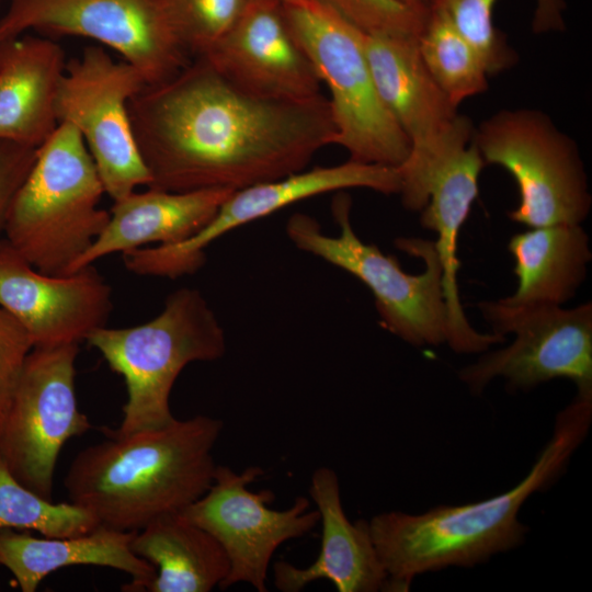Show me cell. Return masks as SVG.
I'll list each match as a JSON object with an SVG mask.
<instances>
[{"mask_svg":"<svg viewBox=\"0 0 592 592\" xmlns=\"http://www.w3.org/2000/svg\"><path fill=\"white\" fill-rule=\"evenodd\" d=\"M67 59L50 37L0 42V140L38 149L56 130V98Z\"/></svg>","mask_w":592,"mask_h":592,"instance_id":"cell-20","label":"cell"},{"mask_svg":"<svg viewBox=\"0 0 592 592\" xmlns=\"http://www.w3.org/2000/svg\"><path fill=\"white\" fill-rule=\"evenodd\" d=\"M136 532L98 525L71 537H35L13 528L0 530V565L15 578L22 592H34L43 579L68 566L90 565L124 571L130 581L124 592H143L156 576V567L130 547Z\"/></svg>","mask_w":592,"mask_h":592,"instance_id":"cell-22","label":"cell"},{"mask_svg":"<svg viewBox=\"0 0 592 592\" xmlns=\"http://www.w3.org/2000/svg\"><path fill=\"white\" fill-rule=\"evenodd\" d=\"M591 422L592 396L576 395L557 414L553 434L527 475L510 490L420 514L388 511L373 516L369 531L388 576V591H408L419 574L473 567L521 545L527 533L519 520L522 505L561 476Z\"/></svg>","mask_w":592,"mask_h":592,"instance_id":"cell-2","label":"cell"},{"mask_svg":"<svg viewBox=\"0 0 592 592\" xmlns=\"http://www.w3.org/2000/svg\"><path fill=\"white\" fill-rule=\"evenodd\" d=\"M112 288L92 265L67 275L35 269L4 238L0 241V307L27 331L33 348L79 344L106 326Z\"/></svg>","mask_w":592,"mask_h":592,"instance_id":"cell-15","label":"cell"},{"mask_svg":"<svg viewBox=\"0 0 592 592\" xmlns=\"http://www.w3.org/2000/svg\"><path fill=\"white\" fill-rule=\"evenodd\" d=\"M98 525L88 511L70 501L55 503L23 486L0 453V530H33L45 537H71Z\"/></svg>","mask_w":592,"mask_h":592,"instance_id":"cell-27","label":"cell"},{"mask_svg":"<svg viewBox=\"0 0 592 592\" xmlns=\"http://www.w3.org/2000/svg\"><path fill=\"white\" fill-rule=\"evenodd\" d=\"M104 193L81 135L60 123L13 198L4 239L38 271L70 274L109 221L99 207Z\"/></svg>","mask_w":592,"mask_h":592,"instance_id":"cell-4","label":"cell"},{"mask_svg":"<svg viewBox=\"0 0 592 592\" xmlns=\"http://www.w3.org/2000/svg\"><path fill=\"white\" fill-rule=\"evenodd\" d=\"M478 307L493 332L513 333L514 340L459 371L473 394L502 377L509 388L521 390L567 378L577 386L578 395H592L591 303L565 309L544 304L513 306L499 299Z\"/></svg>","mask_w":592,"mask_h":592,"instance_id":"cell-11","label":"cell"},{"mask_svg":"<svg viewBox=\"0 0 592 592\" xmlns=\"http://www.w3.org/2000/svg\"><path fill=\"white\" fill-rule=\"evenodd\" d=\"M286 21L330 92L333 145L350 160L399 167L410 141L376 90L364 48L365 32L316 0H282Z\"/></svg>","mask_w":592,"mask_h":592,"instance_id":"cell-7","label":"cell"},{"mask_svg":"<svg viewBox=\"0 0 592 592\" xmlns=\"http://www.w3.org/2000/svg\"><path fill=\"white\" fill-rule=\"evenodd\" d=\"M250 0H164L173 31L190 57H201L235 26Z\"/></svg>","mask_w":592,"mask_h":592,"instance_id":"cell-28","label":"cell"},{"mask_svg":"<svg viewBox=\"0 0 592 592\" xmlns=\"http://www.w3.org/2000/svg\"><path fill=\"white\" fill-rule=\"evenodd\" d=\"M351 198L338 194L332 215L340 228L338 236L326 235L316 218L296 213L286 223V234L300 250L349 272L373 293L382 326L403 341L415 345L446 343L447 317L442 286V265L434 241L398 238L395 246L422 259L425 270L406 273L394 255L376 244L363 242L351 224Z\"/></svg>","mask_w":592,"mask_h":592,"instance_id":"cell-6","label":"cell"},{"mask_svg":"<svg viewBox=\"0 0 592 592\" xmlns=\"http://www.w3.org/2000/svg\"><path fill=\"white\" fill-rule=\"evenodd\" d=\"M398 1L418 10H429L430 0H398Z\"/></svg>","mask_w":592,"mask_h":592,"instance_id":"cell-32","label":"cell"},{"mask_svg":"<svg viewBox=\"0 0 592 592\" xmlns=\"http://www.w3.org/2000/svg\"><path fill=\"white\" fill-rule=\"evenodd\" d=\"M473 141L485 164L502 167L516 183L511 220L535 228L588 217L592 200L578 146L544 112L499 111L475 128Z\"/></svg>","mask_w":592,"mask_h":592,"instance_id":"cell-9","label":"cell"},{"mask_svg":"<svg viewBox=\"0 0 592 592\" xmlns=\"http://www.w3.org/2000/svg\"><path fill=\"white\" fill-rule=\"evenodd\" d=\"M130 547L156 567L143 592H209L230 570L218 540L181 513L160 516L136 532Z\"/></svg>","mask_w":592,"mask_h":592,"instance_id":"cell-24","label":"cell"},{"mask_svg":"<svg viewBox=\"0 0 592 592\" xmlns=\"http://www.w3.org/2000/svg\"><path fill=\"white\" fill-rule=\"evenodd\" d=\"M32 349V340L24 327L0 307V432L23 363Z\"/></svg>","mask_w":592,"mask_h":592,"instance_id":"cell-30","label":"cell"},{"mask_svg":"<svg viewBox=\"0 0 592 592\" xmlns=\"http://www.w3.org/2000/svg\"><path fill=\"white\" fill-rule=\"evenodd\" d=\"M497 0H430L429 9L443 12L479 54L488 75L513 66L515 52L493 24ZM533 30L536 33L563 29V0H536Z\"/></svg>","mask_w":592,"mask_h":592,"instance_id":"cell-26","label":"cell"},{"mask_svg":"<svg viewBox=\"0 0 592 592\" xmlns=\"http://www.w3.org/2000/svg\"><path fill=\"white\" fill-rule=\"evenodd\" d=\"M417 42L431 76L457 106L488 89L479 54L443 12L429 9Z\"/></svg>","mask_w":592,"mask_h":592,"instance_id":"cell-25","label":"cell"},{"mask_svg":"<svg viewBox=\"0 0 592 592\" xmlns=\"http://www.w3.org/2000/svg\"><path fill=\"white\" fill-rule=\"evenodd\" d=\"M365 33L418 35L429 10L398 0H316Z\"/></svg>","mask_w":592,"mask_h":592,"instance_id":"cell-29","label":"cell"},{"mask_svg":"<svg viewBox=\"0 0 592 592\" xmlns=\"http://www.w3.org/2000/svg\"><path fill=\"white\" fill-rule=\"evenodd\" d=\"M517 278L508 305H558L572 298L591 260L589 236L581 225H551L513 235L508 243Z\"/></svg>","mask_w":592,"mask_h":592,"instance_id":"cell-23","label":"cell"},{"mask_svg":"<svg viewBox=\"0 0 592 592\" xmlns=\"http://www.w3.org/2000/svg\"><path fill=\"white\" fill-rule=\"evenodd\" d=\"M364 48L378 95L410 151L433 147L455 123L458 106L425 67L417 35L365 33Z\"/></svg>","mask_w":592,"mask_h":592,"instance_id":"cell-19","label":"cell"},{"mask_svg":"<svg viewBox=\"0 0 592 592\" xmlns=\"http://www.w3.org/2000/svg\"><path fill=\"white\" fill-rule=\"evenodd\" d=\"M346 189H369L383 194L399 193L398 169L349 160L332 167L304 169L281 179L234 191L200 231L182 242L164 246L163 261L177 274H193L205 263V249L225 234L294 203Z\"/></svg>","mask_w":592,"mask_h":592,"instance_id":"cell-17","label":"cell"},{"mask_svg":"<svg viewBox=\"0 0 592 592\" xmlns=\"http://www.w3.org/2000/svg\"><path fill=\"white\" fill-rule=\"evenodd\" d=\"M232 192L225 189L170 192L147 187L113 201L106 226L76 261L70 274L113 253L189 239L214 217Z\"/></svg>","mask_w":592,"mask_h":592,"instance_id":"cell-21","label":"cell"},{"mask_svg":"<svg viewBox=\"0 0 592 592\" xmlns=\"http://www.w3.org/2000/svg\"><path fill=\"white\" fill-rule=\"evenodd\" d=\"M37 149L0 140V241L13 198L29 174Z\"/></svg>","mask_w":592,"mask_h":592,"instance_id":"cell-31","label":"cell"},{"mask_svg":"<svg viewBox=\"0 0 592 592\" xmlns=\"http://www.w3.org/2000/svg\"><path fill=\"white\" fill-rule=\"evenodd\" d=\"M30 31L95 41L134 66L147 86L170 79L192 60L164 0H11L0 16V42Z\"/></svg>","mask_w":592,"mask_h":592,"instance_id":"cell-10","label":"cell"},{"mask_svg":"<svg viewBox=\"0 0 592 592\" xmlns=\"http://www.w3.org/2000/svg\"><path fill=\"white\" fill-rule=\"evenodd\" d=\"M153 187L237 191L304 170L335 125L323 95L282 101L235 86L201 57L128 105Z\"/></svg>","mask_w":592,"mask_h":592,"instance_id":"cell-1","label":"cell"},{"mask_svg":"<svg viewBox=\"0 0 592 592\" xmlns=\"http://www.w3.org/2000/svg\"><path fill=\"white\" fill-rule=\"evenodd\" d=\"M79 344L33 348L20 372L0 432V453L26 488L53 501L59 453L92 424L78 408L76 360Z\"/></svg>","mask_w":592,"mask_h":592,"instance_id":"cell-13","label":"cell"},{"mask_svg":"<svg viewBox=\"0 0 592 592\" xmlns=\"http://www.w3.org/2000/svg\"><path fill=\"white\" fill-rule=\"evenodd\" d=\"M262 475L259 466L237 473L217 465L208 490L181 512L212 534L226 551L230 570L219 587L223 590L243 582L258 592L267 591V570L275 550L319 523L318 511L310 510L305 497H297L286 510L269 508L272 491L248 488Z\"/></svg>","mask_w":592,"mask_h":592,"instance_id":"cell-14","label":"cell"},{"mask_svg":"<svg viewBox=\"0 0 592 592\" xmlns=\"http://www.w3.org/2000/svg\"><path fill=\"white\" fill-rule=\"evenodd\" d=\"M224 423L207 415L109 439L80 451L64 479L69 501L99 525L138 532L184 509L210 487Z\"/></svg>","mask_w":592,"mask_h":592,"instance_id":"cell-3","label":"cell"},{"mask_svg":"<svg viewBox=\"0 0 592 592\" xmlns=\"http://www.w3.org/2000/svg\"><path fill=\"white\" fill-rule=\"evenodd\" d=\"M86 342L124 378L127 399L116 435L160 429L175 418L170 395L183 368L224 356L226 335L197 288L171 293L153 319L128 328L101 327Z\"/></svg>","mask_w":592,"mask_h":592,"instance_id":"cell-5","label":"cell"},{"mask_svg":"<svg viewBox=\"0 0 592 592\" xmlns=\"http://www.w3.org/2000/svg\"><path fill=\"white\" fill-rule=\"evenodd\" d=\"M201 58L257 96L307 101L321 95V81L286 21L282 0H250L235 26Z\"/></svg>","mask_w":592,"mask_h":592,"instance_id":"cell-16","label":"cell"},{"mask_svg":"<svg viewBox=\"0 0 592 592\" xmlns=\"http://www.w3.org/2000/svg\"><path fill=\"white\" fill-rule=\"evenodd\" d=\"M309 494L321 522L317 559L305 568L287 561L273 566L275 588L298 592L318 580L330 581L339 592L388 591V576L374 546L367 520L352 523L342 506L340 482L329 467L317 468Z\"/></svg>","mask_w":592,"mask_h":592,"instance_id":"cell-18","label":"cell"},{"mask_svg":"<svg viewBox=\"0 0 592 592\" xmlns=\"http://www.w3.org/2000/svg\"><path fill=\"white\" fill-rule=\"evenodd\" d=\"M474 130L470 119L459 114L435 146L421 152H410L397 167L403 206L409 210H420L422 227L437 235L434 244L442 265L446 343L457 353H479L504 340L499 333L475 330L459 299L458 236L478 196V179L485 167L473 141Z\"/></svg>","mask_w":592,"mask_h":592,"instance_id":"cell-8","label":"cell"},{"mask_svg":"<svg viewBox=\"0 0 592 592\" xmlns=\"http://www.w3.org/2000/svg\"><path fill=\"white\" fill-rule=\"evenodd\" d=\"M145 86L134 66L115 60L103 46L91 45L67 60L58 88V124L79 132L113 201L150 183L128 111L129 101Z\"/></svg>","mask_w":592,"mask_h":592,"instance_id":"cell-12","label":"cell"}]
</instances>
